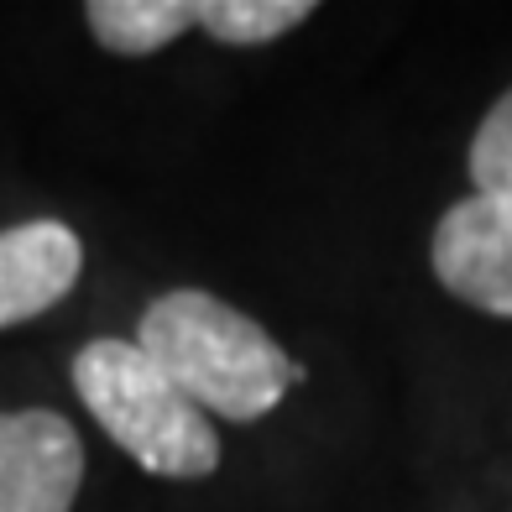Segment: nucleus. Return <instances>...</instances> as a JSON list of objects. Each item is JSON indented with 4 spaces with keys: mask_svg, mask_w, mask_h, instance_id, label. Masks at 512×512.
<instances>
[{
    "mask_svg": "<svg viewBox=\"0 0 512 512\" xmlns=\"http://www.w3.org/2000/svg\"><path fill=\"white\" fill-rule=\"evenodd\" d=\"M471 183L476 194L512 199V89L486 110V121L471 136Z\"/></svg>",
    "mask_w": 512,
    "mask_h": 512,
    "instance_id": "6e6552de",
    "label": "nucleus"
},
{
    "mask_svg": "<svg viewBox=\"0 0 512 512\" xmlns=\"http://www.w3.org/2000/svg\"><path fill=\"white\" fill-rule=\"evenodd\" d=\"M84 241L63 220H21L0 230V330L48 314L79 288Z\"/></svg>",
    "mask_w": 512,
    "mask_h": 512,
    "instance_id": "39448f33",
    "label": "nucleus"
},
{
    "mask_svg": "<svg viewBox=\"0 0 512 512\" xmlns=\"http://www.w3.org/2000/svg\"><path fill=\"white\" fill-rule=\"evenodd\" d=\"M429 262L439 288L492 319H512V199L471 194L434 225Z\"/></svg>",
    "mask_w": 512,
    "mask_h": 512,
    "instance_id": "7ed1b4c3",
    "label": "nucleus"
},
{
    "mask_svg": "<svg viewBox=\"0 0 512 512\" xmlns=\"http://www.w3.org/2000/svg\"><path fill=\"white\" fill-rule=\"evenodd\" d=\"M74 392L147 476L204 481L220 465L209 413L183 398V387L136 340H89L74 356Z\"/></svg>",
    "mask_w": 512,
    "mask_h": 512,
    "instance_id": "f03ea898",
    "label": "nucleus"
},
{
    "mask_svg": "<svg viewBox=\"0 0 512 512\" xmlns=\"http://www.w3.org/2000/svg\"><path fill=\"white\" fill-rule=\"evenodd\" d=\"M84 21L115 58H152L189 27H199V0H89Z\"/></svg>",
    "mask_w": 512,
    "mask_h": 512,
    "instance_id": "423d86ee",
    "label": "nucleus"
},
{
    "mask_svg": "<svg viewBox=\"0 0 512 512\" xmlns=\"http://www.w3.org/2000/svg\"><path fill=\"white\" fill-rule=\"evenodd\" d=\"M314 16L309 0H199V27L225 48H262Z\"/></svg>",
    "mask_w": 512,
    "mask_h": 512,
    "instance_id": "0eeeda50",
    "label": "nucleus"
},
{
    "mask_svg": "<svg viewBox=\"0 0 512 512\" xmlns=\"http://www.w3.org/2000/svg\"><path fill=\"white\" fill-rule=\"evenodd\" d=\"M136 345L183 387V398L230 424H256L288 398V387L309 382V371L251 314L204 288L152 298L136 324Z\"/></svg>",
    "mask_w": 512,
    "mask_h": 512,
    "instance_id": "f257e3e1",
    "label": "nucleus"
},
{
    "mask_svg": "<svg viewBox=\"0 0 512 512\" xmlns=\"http://www.w3.org/2000/svg\"><path fill=\"white\" fill-rule=\"evenodd\" d=\"M84 445L53 408L0 413V512H74Z\"/></svg>",
    "mask_w": 512,
    "mask_h": 512,
    "instance_id": "20e7f679",
    "label": "nucleus"
}]
</instances>
